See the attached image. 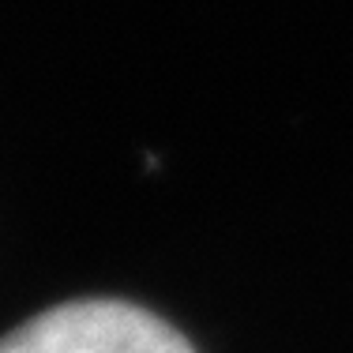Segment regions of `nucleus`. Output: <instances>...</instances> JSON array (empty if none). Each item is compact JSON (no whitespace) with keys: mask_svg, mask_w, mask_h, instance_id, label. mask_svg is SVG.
Instances as JSON below:
<instances>
[{"mask_svg":"<svg viewBox=\"0 0 353 353\" xmlns=\"http://www.w3.org/2000/svg\"><path fill=\"white\" fill-rule=\"evenodd\" d=\"M0 353H196L176 327L128 301H68L0 339Z\"/></svg>","mask_w":353,"mask_h":353,"instance_id":"obj_1","label":"nucleus"}]
</instances>
